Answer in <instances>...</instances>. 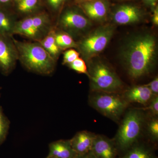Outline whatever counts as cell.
Segmentation results:
<instances>
[{"label":"cell","instance_id":"30","mask_svg":"<svg viewBox=\"0 0 158 158\" xmlns=\"http://www.w3.org/2000/svg\"><path fill=\"white\" fill-rule=\"evenodd\" d=\"M144 3L149 6L154 8L156 7L158 0H143Z\"/></svg>","mask_w":158,"mask_h":158},{"label":"cell","instance_id":"12","mask_svg":"<svg viewBox=\"0 0 158 158\" xmlns=\"http://www.w3.org/2000/svg\"><path fill=\"white\" fill-rule=\"evenodd\" d=\"M76 6L88 19L93 20H102L106 17L109 12V4L106 0L88 1Z\"/></svg>","mask_w":158,"mask_h":158},{"label":"cell","instance_id":"25","mask_svg":"<svg viewBox=\"0 0 158 158\" xmlns=\"http://www.w3.org/2000/svg\"><path fill=\"white\" fill-rule=\"evenodd\" d=\"M148 131L153 141H156L158 139V118H153L148 125Z\"/></svg>","mask_w":158,"mask_h":158},{"label":"cell","instance_id":"5","mask_svg":"<svg viewBox=\"0 0 158 158\" xmlns=\"http://www.w3.org/2000/svg\"><path fill=\"white\" fill-rule=\"evenodd\" d=\"M93 92L89 96L90 106L103 116L118 121L127 107L128 102L116 93Z\"/></svg>","mask_w":158,"mask_h":158},{"label":"cell","instance_id":"29","mask_svg":"<svg viewBox=\"0 0 158 158\" xmlns=\"http://www.w3.org/2000/svg\"><path fill=\"white\" fill-rule=\"evenodd\" d=\"M153 15L152 16V21L156 25H158V6L154 8Z\"/></svg>","mask_w":158,"mask_h":158},{"label":"cell","instance_id":"31","mask_svg":"<svg viewBox=\"0 0 158 158\" xmlns=\"http://www.w3.org/2000/svg\"><path fill=\"white\" fill-rule=\"evenodd\" d=\"M77 158H96L95 156L93 154V153L91 152V151L83 155H80L78 156Z\"/></svg>","mask_w":158,"mask_h":158},{"label":"cell","instance_id":"26","mask_svg":"<svg viewBox=\"0 0 158 158\" xmlns=\"http://www.w3.org/2000/svg\"><path fill=\"white\" fill-rule=\"evenodd\" d=\"M149 105L146 110H149L150 112L154 116H156L158 115V96H153L149 102Z\"/></svg>","mask_w":158,"mask_h":158},{"label":"cell","instance_id":"13","mask_svg":"<svg viewBox=\"0 0 158 158\" xmlns=\"http://www.w3.org/2000/svg\"><path fill=\"white\" fill-rule=\"evenodd\" d=\"M95 135L88 131H79L70 139L72 147L78 156L87 153L91 151Z\"/></svg>","mask_w":158,"mask_h":158},{"label":"cell","instance_id":"3","mask_svg":"<svg viewBox=\"0 0 158 158\" xmlns=\"http://www.w3.org/2000/svg\"><path fill=\"white\" fill-rule=\"evenodd\" d=\"M54 19L47 10H42L18 20L13 35H18L31 41L41 40L55 27Z\"/></svg>","mask_w":158,"mask_h":158},{"label":"cell","instance_id":"23","mask_svg":"<svg viewBox=\"0 0 158 158\" xmlns=\"http://www.w3.org/2000/svg\"><path fill=\"white\" fill-rule=\"evenodd\" d=\"M67 66L77 73L85 74L88 77L89 76L88 71L86 63L85 61L80 57L70 64H69Z\"/></svg>","mask_w":158,"mask_h":158},{"label":"cell","instance_id":"2","mask_svg":"<svg viewBox=\"0 0 158 158\" xmlns=\"http://www.w3.org/2000/svg\"><path fill=\"white\" fill-rule=\"evenodd\" d=\"M18 61L26 70L42 76H51L56 70L57 61L40 45L34 41H21L12 36Z\"/></svg>","mask_w":158,"mask_h":158},{"label":"cell","instance_id":"8","mask_svg":"<svg viewBox=\"0 0 158 158\" xmlns=\"http://www.w3.org/2000/svg\"><path fill=\"white\" fill-rule=\"evenodd\" d=\"M113 32L114 28L111 26L99 28L77 42V48L86 59L93 57L105 49L113 36Z\"/></svg>","mask_w":158,"mask_h":158},{"label":"cell","instance_id":"7","mask_svg":"<svg viewBox=\"0 0 158 158\" xmlns=\"http://www.w3.org/2000/svg\"><path fill=\"white\" fill-rule=\"evenodd\" d=\"M90 25L89 19L78 6L75 5L62 9L55 23V27L66 32L73 38L81 35Z\"/></svg>","mask_w":158,"mask_h":158},{"label":"cell","instance_id":"18","mask_svg":"<svg viewBox=\"0 0 158 158\" xmlns=\"http://www.w3.org/2000/svg\"><path fill=\"white\" fill-rule=\"evenodd\" d=\"M118 158H156L152 150L147 145L137 142Z\"/></svg>","mask_w":158,"mask_h":158},{"label":"cell","instance_id":"4","mask_svg":"<svg viewBox=\"0 0 158 158\" xmlns=\"http://www.w3.org/2000/svg\"><path fill=\"white\" fill-rule=\"evenodd\" d=\"M144 119L140 110L133 109L126 114L113 139L118 152H125L138 142Z\"/></svg>","mask_w":158,"mask_h":158},{"label":"cell","instance_id":"24","mask_svg":"<svg viewBox=\"0 0 158 158\" xmlns=\"http://www.w3.org/2000/svg\"><path fill=\"white\" fill-rule=\"evenodd\" d=\"M80 55V52L74 49L66 50L63 53L62 64L64 65H68L79 58Z\"/></svg>","mask_w":158,"mask_h":158},{"label":"cell","instance_id":"15","mask_svg":"<svg viewBox=\"0 0 158 158\" xmlns=\"http://www.w3.org/2000/svg\"><path fill=\"white\" fill-rule=\"evenodd\" d=\"M48 156L56 158H77L78 155L72 147L70 140H59L49 144Z\"/></svg>","mask_w":158,"mask_h":158},{"label":"cell","instance_id":"10","mask_svg":"<svg viewBox=\"0 0 158 158\" xmlns=\"http://www.w3.org/2000/svg\"><path fill=\"white\" fill-rule=\"evenodd\" d=\"M91 151L96 158H118L115 141L102 135H96Z\"/></svg>","mask_w":158,"mask_h":158},{"label":"cell","instance_id":"20","mask_svg":"<svg viewBox=\"0 0 158 158\" xmlns=\"http://www.w3.org/2000/svg\"><path fill=\"white\" fill-rule=\"evenodd\" d=\"M55 39L57 45L62 51L77 47V43L70 35L56 28Z\"/></svg>","mask_w":158,"mask_h":158},{"label":"cell","instance_id":"9","mask_svg":"<svg viewBox=\"0 0 158 158\" xmlns=\"http://www.w3.org/2000/svg\"><path fill=\"white\" fill-rule=\"evenodd\" d=\"M12 37L0 34V72L5 76L13 71L18 61L17 50Z\"/></svg>","mask_w":158,"mask_h":158},{"label":"cell","instance_id":"32","mask_svg":"<svg viewBox=\"0 0 158 158\" xmlns=\"http://www.w3.org/2000/svg\"><path fill=\"white\" fill-rule=\"evenodd\" d=\"M90 1H93V0H74V4L75 5H78L81 4V3L84 2Z\"/></svg>","mask_w":158,"mask_h":158},{"label":"cell","instance_id":"17","mask_svg":"<svg viewBox=\"0 0 158 158\" xmlns=\"http://www.w3.org/2000/svg\"><path fill=\"white\" fill-rule=\"evenodd\" d=\"M18 20L11 9L0 8V34L9 37L14 36L13 31Z\"/></svg>","mask_w":158,"mask_h":158},{"label":"cell","instance_id":"11","mask_svg":"<svg viewBox=\"0 0 158 158\" xmlns=\"http://www.w3.org/2000/svg\"><path fill=\"white\" fill-rule=\"evenodd\" d=\"M141 9L135 5L124 4L118 6L113 12V20L120 25H127L138 22L141 19Z\"/></svg>","mask_w":158,"mask_h":158},{"label":"cell","instance_id":"19","mask_svg":"<svg viewBox=\"0 0 158 158\" xmlns=\"http://www.w3.org/2000/svg\"><path fill=\"white\" fill-rule=\"evenodd\" d=\"M44 48L55 60L57 61L62 51L57 45L55 39V27L44 38L38 41Z\"/></svg>","mask_w":158,"mask_h":158},{"label":"cell","instance_id":"28","mask_svg":"<svg viewBox=\"0 0 158 158\" xmlns=\"http://www.w3.org/2000/svg\"><path fill=\"white\" fill-rule=\"evenodd\" d=\"M13 0H0V8L11 9Z\"/></svg>","mask_w":158,"mask_h":158},{"label":"cell","instance_id":"21","mask_svg":"<svg viewBox=\"0 0 158 158\" xmlns=\"http://www.w3.org/2000/svg\"><path fill=\"white\" fill-rule=\"evenodd\" d=\"M66 0H42L43 6H46L47 10L54 19L56 15H59L63 9Z\"/></svg>","mask_w":158,"mask_h":158},{"label":"cell","instance_id":"16","mask_svg":"<svg viewBox=\"0 0 158 158\" xmlns=\"http://www.w3.org/2000/svg\"><path fill=\"white\" fill-rule=\"evenodd\" d=\"M153 97L149 88L144 85L134 86L127 90L124 94V98L127 102L146 105L149 103Z\"/></svg>","mask_w":158,"mask_h":158},{"label":"cell","instance_id":"22","mask_svg":"<svg viewBox=\"0 0 158 158\" xmlns=\"http://www.w3.org/2000/svg\"><path fill=\"white\" fill-rule=\"evenodd\" d=\"M10 124V121L4 114L2 108L0 106V145L6 140Z\"/></svg>","mask_w":158,"mask_h":158},{"label":"cell","instance_id":"1","mask_svg":"<svg viewBox=\"0 0 158 158\" xmlns=\"http://www.w3.org/2000/svg\"><path fill=\"white\" fill-rule=\"evenodd\" d=\"M156 50L155 38L149 34L138 36L131 40L123 56L129 75L138 79L148 73L153 65Z\"/></svg>","mask_w":158,"mask_h":158},{"label":"cell","instance_id":"27","mask_svg":"<svg viewBox=\"0 0 158 158\" xmlns=\"http://www.w3.org/2000/svg\"><path fill=\"white\" fill-rule=\"evenodd\" d=\"M151 91L153 96H158V78L156 77L149 84L146 85Z\"/></svg>","mask_w":158,"mask_h":158},{"label":"cell","instance_id":"33","mask_svg":"<svg viewBox=\"0 0 158 158\" xmlns=\"http://www.w3.org/2000/svg\"><path fill=\"white\" fill-rule=\"evenodd\" d=\"M46 158H56L55 157H53L50 156H48Z\"/></svg>","mask_w":158,"mask_h":158},{"label":"cell","instance_id":"34","mask_svg":"<svg viewBox=\"0 0 158 158\" xmlns=\"http://www.w3.org/2000/svg\"><path fill=\"white\" fill-rule=\"evenodd\" d=\"M123 1H129V0H123Z\"/></svg>","mask_w":158,"mask_h":158},{"label":"cell","instance_id":"14","mask_svg":"<svg viewBox=\"0 0 158 158\" xmlns=\"http://www.w3.org/2000/svg\"><path fill=\"white\" fill-rule=\"evenodd\" d=\"M42 0H13L11 10L18 19L43 9Z\"/></svg>","mask_w":158,"mask_h":158},{"label":"cell","instance_id":"6","mask_svg":"<svg viewBox=\"0 0 158 158\" xmlns=\"http://www.w3.org/2000/svg\"><path fill=\"white\" fill-rule=\"evenodd\" d=\"M90 88L93 91L118 93L123 84L114 71L101 62H94L89 68Z\"/></svg>","mask_w":158,"mask_h":158}]
</instances>
